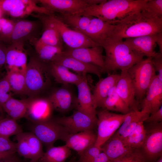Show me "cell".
I'll return each instance as SVG.
<instances>
[{
    "mask_svg": "<svg viewBox=\"0 0 162 162\" xmlns=\"http://www.w3.org/2000/svg\"><path fill=\"white\" fill-rule=\"evenodd\" d=\"M162 32V18L141 10L115 25L110 38L117 40L154 34Z\"/></svg>",
    "mask_w": 162,
    "mask_h": 162,
    "instance_id": "cell-1",
    "label": "cell"
},
{
    "mask_svg": "<svg viewBox=\"0 0 162 162\" xmlns=\"http://www.w3.org/2000/svg\"><path fill=\"white\" fill-rule=\"evenodd\" d=\"M148 0H109L89 6L79 14L117 25L144 8Z\"/></svg>",
    "mask_w": 162,
    "mask_h": 162,
    "instance_id": "cell-2",
    "label": "cell"
},
{
    "mask_svg": "<svg viewBox=\"0 0 162 162\" xmlns=\"http://www.w3.org/2000/svg\"><path fill=\"white\" fill-rule=\"evenodd\" d=\"M104 50L105 56L101 73L108 74L112 71L127 70L134 64L143 60V57L134 52L123 40L110 38L100 45Z\"/></svg>",
    "mask_w": 162,
    "mask_h": 162,
    "instance_id": "cell-3",
    "label": "cell"
},
{
    "mask_svg": "<svg viewBox=\"0 0 162 162\" xmlns=\"http://www.w3.org/2000/svg\"><path fill=\"white\" fill-rule=\"evenodd\" d=\"M51 75L49 64L41 61L36 55L31 56L25 73L26 95L29 98L36 97L49 85Z\"/></svg>",
    "mask_w": 162,
    "mask_h": 162,
    "instance_id": "cell-4",
    "label": "cell"
},
{
    "mask_svg": "<svg viewBox=\"0 0 162 162\" xmlns=\"http://www.w3.org/2000/svg\"><path fill=\"white\" fill-rule=\"evenodd\" d=\"M152 58L144 59L127 70L134 87L136 98L139 103L156 75Z\"/></svg>",
    "mask_w": 162,
    "mask_h": 162,
    "instance_id": "cell-5",
    "label": "cell"
},
{
    "mask_svg": "<svg viewBox=\"0 0 162 162\" xmlns=\"http://www.w3.org/2000/svg\"><path fill=\"white\" fill-rule=\"evenodd\" d=\"M126 114L111 112L105 109L97 112L98 128L95 146L100 148L117 131L123 122Z\"/></svg>",
    "mask_w": 162,
    "mask_h": 162,
    "instance_id": "cell-6",
    "label": "cell"
},
{
    "mask_svg": "<svg viewBox=\"0 0 162 162\" xmlns=\"http://www.w3.org/2000/svg\"><path fill=\"white\" fill-rule=\"evenodd\" d=\"M37 0H0V10L2 14L14 18H22L33 13L50 14L53 13L37 4Z\"/></svg>",
    "mask_w": 162,
    "mask_h": 162,
    "instance_id": "cell-7",
    "label": "cell"
},
{
    "mask_svg": "<svg viewBox=\"0 0 162 162\" xmlns=\"http://www.w3.org/2000/svg\"><path fill=\"white\" fill-rule=\"evenodd\" d=\"M31 130L46 148L53 146L58 140L65 142L70 134L63 126L51 119L34 123Z\"/></svg>",
    "mask_w": 162,
    "mask_h": 162,
    "instance_id": "cell-8",
    "label": "cell"
},
{
    "mask_svg": "<svg viewBox=\"0 0 162 162\" xmlns=\"http://www.w3.org/2000/svg\"><path fill=\"white\" fill-rule=\"evenodd\" d=\"M149 124V127L145 128L146 135L140 148L142 151L139 150L146 162H153L162 156V122Z\"/></svg>",
    "mask_w": 162,
    "mask_h": 162,
    "instance_id": "cell-9",
    "label": "cell"
},
{
    "mask_svg": "<svg viewBox=\"0 0 162 162\" xmlns=\"http://www.w3.org/2000/svg\"><path fill=\"white\" fill-rule=\"evenodd\" d=\"M104 0H39L38 2L53 13L60 15L79 14L92 5L100 4Z\"/></svg>",
    "mask_w": 162,
    "mask_h": 162,
    "instance_id": "cell-10",
    "label": "cell"
},
{
    "mask_svg": "<svg viewBox=\"0 0 162 162\" xmlns=\"http://www.w3.org/2000/svg\"><path fill=\"white\" fill-rule=\"evenodd\" d=\"M51 16L63 42L65 44L67 47L75 49L100 46L83 33L69 27L58 16L54 14H51Z\"/></svg>",
    "mask_w": 162,
    "mask_h": 162,
    "instance_id": "cell-11",
    "label": "cell"
},
{
    "mask_svg": "<svg viewBox=\"0 0 162 162\" xmlns=\"http://www.w3.org/2000/svg\"><path fill=\"white\" fill-rule=\"evenodd\" d=\"M42 31L41 23L38 19L36 20H19L16 21L10 44L13 43L25 44L26 41H29L33 44L39 39Z\"/></svg>",
    "mask_w": 162,
    "mask_h": 162,
    "instance_id": "cell-12",
    "label": "cell"
},
{
    "mask_svg": "<svg viewBox=\"0 0 162 162\" xmlns=\"http://www.w3.org/2000/svg\"><path fill=\"white\" fill-rule=\"evenodd\" d=\"M54 120L63 126L70 134H74L93 130L97 125L98 118L92 117L77 110L69 116H64Z\"/></svg>",
    "mask_w": 162,
    "mask_h": 162,
    "instance_id": "cell-13",
    "label": "cell"
},
{
    "mask_svg": "<svg viewBox=\"0 0 162 162\" xmlns=\"http://www.w3.org/2000/svg\"><path fill=\"white\" fill-rule=\"evenodd\" d=\"M24 44L13 43L8 46L4 65L7 73L14 71L25 74L27 63V52Z\"/></svg>",
    "mask_w": 162,
    "mask_h": 162,
    "instance_id": "cell-14",
    "label": "cell"
},
{
    "mask_svg": "<svg viewBox=\"0 0 162 162\" xmlns=\"http://www.w3.org/2000/svg\"><path fill=\"white\" fill-rule=\"evenodd\" d=\"M53 109L48 98H29L25 117L34 124L46 121L51 119Z\"/></svg>",
    "mask_w": 162,
    "mask_h": 162,
    "instance_id": "cell-15",
    "label": "cell"
},
{
    "mask_svg": "<svg viewBox=\"0 0 162 162\" xmlns=\"http://www.w3.org/2000/svg\"><path fill=\"white\" fill-rule=\"evenodd\" d=\"M103 48L100 46L91 47L64 49V54L84 62L94 64L101 68L104 64L105 56L103 55Z\"/></svg>",
    "mask_w": 162,
    "mask_h": 162,
    "instance_id": "cell-16",
    "label": "cell"
},
{
    "mask_svg": "<svg viewBox=\"0 0 162 162\" xmlns=\"http://www.w3.org/2000/svg\"><path fill=\"white\" fill-rule=\"evenodd\" d=\"M145 95L140 102L141 110L151 114L162 106V82L157 74L151 83Z\"/></svg>",
    "mask_w": 162,
    "mask_h": 162,
    "instance_id": "cell-17",
    "label": "cell"
},
{
    "mask_svg": "<svg viewBox=\"0 0 162 162\" xmlns=\"http://www.w3.org/2000/svg\"><path fill=\"white\" fill-rule=\"evenodd\" d=\"M115 88L118 95L131 110H139L140 103L136 98L134 87L127 70L121 71Z\"/></svg>",
    "mask_w": 162,
    "mask_h": 162,
    "instance_id": "cell-18",
    "label": "cell"
},
{
    "mask_svg": "<svg viewBox=\"0 0 162 162\" xmlns=\"http://www.w3.org/2000/svg\"><path fill=\"white\" fill-rule=\"evenodd\" d=\"M82 74L81 80L76 86L78 89V97L76 106L77 110L92 117L96 118V108L94 106L92 94L88 84L86 74Z\"/></svg>",
    "mask_w": 162,
    "mask_h": 162,
    "instance_id": "cell-19",
    "label": "cell"
},
{
    "mask_svg": "<svg viewBox=\"0 0 162 162\" xmlns=\"http://www.w3.org/2000/svg\"><path fill=\"white\" fill-rule=\"evenodd\" d=\"M157 34L126 38L124 41L137 54L153 58L158 53L154 50Z\"/></svg>",
    "mask_w": 162,
    "mask_h": 162,
    "instance_id": "cell-20",
    "label": "cell"
},
{
    "mask_svg": "<svg viewBox=\"0 0 162 162\" xmlns=\"http://www.w3.org/2000/svg\"><path fill=\"white\" fill-rule=\"evenodd\" d=\"M115 25L93 17L86 29L81 32L100 46L111 36Z\"/></svg>",
    "mask_w": 162,
    "mask_h": 162,
    "instance_id": "cell-21",
    "label": "cell"
},
{
    "mask_svg": "<svg viewBox=\"0 0 162 162\" xmlns=\"http://www.w3.org/2000/svg\"><path fill=\"white\" fill-rule=\"evenodd\" d=\"M51 14H37L34 15L40 21L42 26L41 35L39 40L46 44L64 48L60 34Z\"/></svg>",
    "mask_w": 162,
    "mask_h": 162,
    "instance_id": "cell-22",
    "label": "cell"
},
{
    "mask_svg": "<svg viewBox=\"0 0 162 162\" xmlns=\"http://www.w3.org/2000/svg\"><path fill=\"white\" fill-rule=\"evenodd\" d=\"M62 65L78 74L90 73L100 78L101 68L96 65L82 62L72 57L62 53L53 63Z\"/></svg>",
    "mask_w": 162,
    "mask_h": 162,
    "instance_id": "cell-23",
    "label": "cell"
},
{
    "mask_svg": "<svg viewBox=\"0 0 162 162\" xmlns=\"http://www.w3.org/2000/svg\"><path fill=\"white\" fill-rule=\"evenodd\" d=\"M97 135L93 130H88L74 134H70L65 145L70 149L76 152L79 155L83 151L95 145Z\"/></svg>",
    "mask_w": 162,
    "mask_h": 162,
    "instance_id": "cell-24",
    "label": "cell"
},
{
    "mask_svg": "<svg viewBox=\"0 0 162 162\" xmlns=\"http://www.w3.org/2000/svg\"><path fill=\"white\" fill-rule=\"evenodd\" d=\"M53 109L61 113H65L76 106V99L70 91L64 88L54 91L48 98Z\"/></svg>",
    "mask_w": 162,
    "mask_h": 162,
    "instance_id": "cell-25",
    "label": "cell"
},
{
    "mask_svg": "<svg viewBox=\"0 0 162 162\" xmlns=\"http://www.w3.org/2000/svg\"><path fill=\"white\" fill-rule=\"evenodd\" d=\"M119 74H108L104 78L100 79L96 84L92 94L95 107H102L103 103L110 90L115 86L118 80Z\"/></svg>",
    "mask_w": 162,
    "mask_h": 162,
    "instance_id": "cell-26",
    "label": "cell"
},
{
    "mask_svg": "<svg viewBox=\"0 0 162 162\" xmlns=\"http://www.w3.org/2000/svg\"><path fill=\"white\" fill-rule=\"evenodd\" d=\"M100 148L102 152L111 161L135 150L126 146L120 136L115 133L101 146Z\"/></svg>",
    "mask_w": 162,
    "mask_h": 162,
    "instance_id": "cell-27",
    "label": "cell"
},
{
    "mask_svg": "<svg viewBox=\"0 0 162 162\" xmlns=\"http://www.w3.org/2000/svg\"><path fill=\"white\" fill-rule=\"evenodd\" d=\"M49 66L51 75L59 83L76 86L82 79V74H75L62 65L52 63L49 64Z\"/></svg>",
    "mask_w": 162,
    "mask_h": 162,
    "instance_id": "cell-28",
    "label": "cell"
},
{
    "mask_svg": "<svg viewBox=\"0 0 162 162\" xmlns=\"http://www.w3.org/2000/svg\"><path fill=\"white\" fill-rule=\"evenodd\" d=\"M36 56L41 61L48 64L53 63L63 53L64 49L49 45L39 39L34 44Z\"/></svg>",
    "mask_w": 162,
    "mask_h": 162,
    "instance_id": "cell-29",
    "label": "cell"
},
{
    "mask_svg": "<svg viewBox=\"0 0 162 162\" xmlns=\"http://www.w3.org/2000/svg\"><path fill=\"white\" fill-rule=\"evenodd\" d=\"M29 100V98L18 100L11 97L4 105L3 110L10 117L16 121L25 117Z\"/></svg>",
    "mask_w": 162,
    "mask_h": 162,
    "instance_id": "cell-30",
    "label": "cell"
},
{
    "mask_svg": "<svg viewBox=\"0 0 162 162\" xmlns=\"http://www.w3.org/2000/svg\"><path fill=\"white\" fill-rule=\"evenodd\" d=\"M108 111L118 112L126 114L132 110L117 93L115 86L109 92L102 107Z\"/></svg>",
    "mask_w": 162,
    "mask_h": 162,
    "instance_id": "cell-31",
    "label": "cell"
},
{
    "mask_svg": "<svg viewBox=\"0 0 162 162\" xmlns=\"http://www.w3.org/2000/svg\"><path fill=\"white\" fill-rule=\"evenodd\" d=\"M71 153L70 149L65 145L53 146L47 148L38 162H66Z\"/></svg>",
    "mask_w": 162,
    "mask_h": 162,
    "instance_id": "cell-32",
    "label": "cell"
},
{
    "mask_svg": "<svg viewBox=\"0 0 162 162\" xmlns=\"http://www.w3.org/2000/svg\"><path fill=\"white\" fill-rule=\"evenodd\" d=\"M143 122L139 123L126 137L122 139L126 146L132 150H139L143 144L146 135Z\"/></svg>",
    "mask_w": 162,
    "mask_h": 162,
    "instance_id": "cell-33",
    "label": "cell"
},
{
    "mask_svg": "<svg viewBox=\"0 0 162 162\" xmlns=\"http://www.w3.org/2000/svg\"><path fill=\"white\" fill-rule=\"evenodd\" d=\"M58 16L68 26L80 32L86 29L93 17L79 14L59 15Z\"/></svg>",
    "mask_w": 162,
    "mask_h": 162,
    "instance_id": "cell-34",
    "label": "cell"
},
{
    "mask_svg": "<svg viewBox=\"0 0 162 162\" xmlns=\"http://www.w3.org/2000/svg\"><path fill=\"white\" fill-rule=\"evenodd\" d=\"M6 75L12 92L16 94H26L25 74L11 71L7 72Z\"/></svg>",
    "mask_w": 162,
    "mask_h": 162,
    "instance_id": "cell-35",
    "label": "cell"
},
{
    "mask_svg": "<svg viewBox=\"0 0 162 162\" xmlns=\"http://www.w3.org/2000/svg\"><path fill=\"white\" fill-rule=\"evenodd\" d=\"M28 141L30 150V162H38L44 153L43 144L32 132H24Z\"/></svg>",
    "mask_w": 162,
    "mask_h": 162,
    "instance_id": "cell-36",
    "label": "cell"
},
{
    "mask_svg": "<svg viewBox=\"0 0 162 162\" xmlns=\"http://www.w3.org/2000/svg\"><path fill=\"white\" fill-rule=\"evenodd\" d=\"M22 132L20 126L13 118L10 117L0 120V137L9 138Z\"/></svg>",
    "mask_w": 162,
    "mask_h": 162,
    "instance_id": "cell-37",
    "label": "cell"
},
{
    "mask_svg": "<svg viewBox=\"0 0 162 162\" xmlns=\"http://www.w3.org/2000/svg\"><path fill=\"white\" fill-rule=\"evenodd\" d=\"M149 115V114L142 110L131 111L126 114L123 122L115 133L121 136L132 123L137 120L144 122Z\"/></svg>",
    "mask_w": 162,
    "mask_h": 162,
    "instance_id": "cell-38",
    "label": "cell"
},
{
    "mask_svg": "<svg viewBox=\"0 0 162 162\" xmlns=\"http://www.w3.org/2000/svg\"><path fill=\"white\" fill-rule=\"evenodd\" d=\"M15 22L3 17L0 18V41L10 44Z\"/></svg>",
    "mask_w": 162,
    "mask_h": 162,
    "instance_id": "cell-39",
    "label": "cell"
},
{
    "mask_svg": "<svg viewBox=\"0 0 162 162\" xmlns=\"http://www.w3.org/2000/svg\"><path fill=\"white\" fill-rule=\"evenodd\" d=\"M16 143V151L21 156L26 159H30L29 148L28 141L24 132L15 135Z\"/></svg>",
    "mask_w": 162,
    "mask_h": 162,
    "instance_id": "cell-40",
    "label": "cell"
},
{
    "mask_svg": "<svg viewBox=\"0 0 162 162\" xmlns=\"http://www.w3.org/2000/svg\"><path fill=\"white\" fill-rule=\"evenodd\" d=\"M12 97V92L6 75L0 80V112L4 104Z\"/></svg>",
    "mask_w": 162,
    "mask_h": 162,
    "instance_id": "cell-41",
    "label": "cell"
},
{
    "mask_svg": "<svg viewBox=\"0 0 162 162\" xmlns=\"http://www.w3.org/2000/svg\"><path fill=\"white\" fill-rule=\"evenodd\" d=\"M102 152L100 147L94 145L79 154V158L76 162H92Z\"/></svg>",
    "mask_w": 162,
    "mask_h": 162,
    "instance_id": "cell-42",
    "label": "cell"
},
{
    "mask_svg": "<svg viewBox=\"0 0 162 162\" xmlns=\"http://www.w3.org/2000/svg\"><path fill=\"white\" fill-rule=\"evenodd\" d=\"M144 8L153 16L162 18V0H148Z\"/></svg>",
    "mask_w": 162,
    "mask_h": 162,
    "instance_id": "cell-43",
    "label": "cell"
},
{
    "mask_svg": "<svg viewBox=\"0 0 162 162\" xmlns=\"http://www.w3.org/2000/svg\"><path fill=\"white\" fill-rule=\"evenodd\" d=\"M16 151V143L9 138L0 137V152H5Z\"/></svg>",
    "mask_w": 162,
    "mask_h": 162,
    "instance_id": "cell-44",
    "label": "cell"
},
{
    "mask_svg": "<svg viewBox=\"0 0 162 162\" xmlns=\"http://www.w3.org/2000/svg\"><path fill=\"white\" fill-rule=\"evenodd\" d=\"M152 64L156 72H157V76L162 82V54L158 52V54L152 58Z\"/></svg>",
    "mask_w": 162,
    "mask_h": 162,
    "instance_id": "cell-45",
    "label": "cell"
},
{
    "mask_svg": "<svg viewBox=\"0 0 162 162\" xmlns=\"http://www.w3.org/2000/svg\"><path fill=\"white\" fill-rule=\"evenodd\" d=\"M139 152L136 150L111 161V162H136Z\"/></svg>",
    "mask_w": 162,
    "mask_h": 162,
    "instance_id": "cell-46",
    "label": "cell"
},
{
    "mask_svg": "<svg viewBox=\"0 0 162 162\" xmlns=\"http://www.w3.org/2000/svg\"><path fill=\"white\" fill-rule=\"evenodd\" d=\"M145 122L149 123L162 122V106L157 111L149 115Z\"/></svg>",
    "mask_w": 162,
    "mask_h": 162,
    "instance_id": "cell-47",
    "label": "cell"
},
{
    "mask_svg": "<svg viewBox=\"0 0 162 162\" xmlns=\"http://www.w3.org/2000/svg\"><path fill=\"white\" fill-rule=\"evenodd\" d=\"M7 47L5 43L0 41V70L5 64Z\"/></svg>",
    "mask_w": 162,
    "mask_h": 162,
    "instance_id": "cell-48",
    "label": "cell"
},
{
    "mask_svg": "<svg viewBox=\"0 0 162 162\" xmlns=\"http://www.w3.org/2000/svg\"><path fill=\"white\" fill-rule=\"evenodd\" d=\"M0 162H23L16 153L0 159Z\"/></svg>",
    "mask_w": 162,
    "mask_h": 162,
    "instance_id": "cell-49",
    "label": "cell"
},
{
    "mask_svg": "<svg viewBox=\"0 0 162 162\" xmlns=\"http://www.w3.org/2000/svg\"><path fill=\"white\" fill-rule=\"evenodd\" d=\"M92 162H111L106 154L102 152L93 160Z\"/></svg>",
    "mask_w": 162,
    "mask_h": 162,
    "instance_id": "cell-50",
    "label": "cell"
},
{
    "mask_svg": "<svg viewBox=\"0 0 162 162\" xmlns=\"http://www.w3.org/2000/svg\"><path fill=\"white\" fill-rule=\"evenodd\" d=\"M156 44L159 46V52L162 54V32L157 34Z\"/></svg>",
    "mask_w": 162,
    "mask_h": 162,
    "instance_id": "cell-51",
    "label": "cell"
},
{
    "mask_svg": "<svg viewBox=\"0 0 162 162\" xmlns=\"http://www.w3.org/2000/svg\"><path fill=\"white\" fill-rule=\"evenodd\" d=\"M16 152L15 151L0 152V159L16 153Z\"/></svg>",
    "mask_w": 162,
    "mask_h": 162,
    "instance_id": "cell-52",
    "label": "cell"
},
{
    "mask_svg": "<svg viewBox=\"0 0 162 162\" xmlns=\"http://www.w3.org/2000/svg\"><path fill=\"white\" fill-rule=\"evenodd\" d=\"M136 162H146L140 152L138 156Z\"/></svg>",
    "mask_w": 162,
    "mask_h": 162,
    "instance_id": "cell-53",
    "label": "cell"
},
{
    "mask_svg": "<svg viewBox=\"0 0 162 162\" xmlns=\"http://www.w3.org/2000/svg\"><path fill=\"white\" fill-rule=\"evenodd\" d=\"M154 162H162V156L160 157Z\"/></svg>",
    "mask_w": 162,
    "mask_h": 162,
    "instance_id": "cell-54",
    "label": "cell"
},
{
    "mask_svg": "<svg viewBox=\"0 0 162 162\" xmlns=\"http://www.w3.org/2000/svg\"><path fill=\"white\" fill-rule=\"evenodd\" d=\"M29 162H31L29 161Z\"/></svg>",
    "mask_w": 162,
    "mask_h": 162,
    "instance_id": "cell-55",
    "label": "cell"
},
{
    "mask_svg": "<svg viewBox=\"0 0 162 162\" xmlns=\"http://www.w3.org/2000/svg\"></svg>",
    "mask_w": 162,
    "mask_h": 162,
    "instance_id": "cell-56",
    "label": "cell"
}]
</instances>
